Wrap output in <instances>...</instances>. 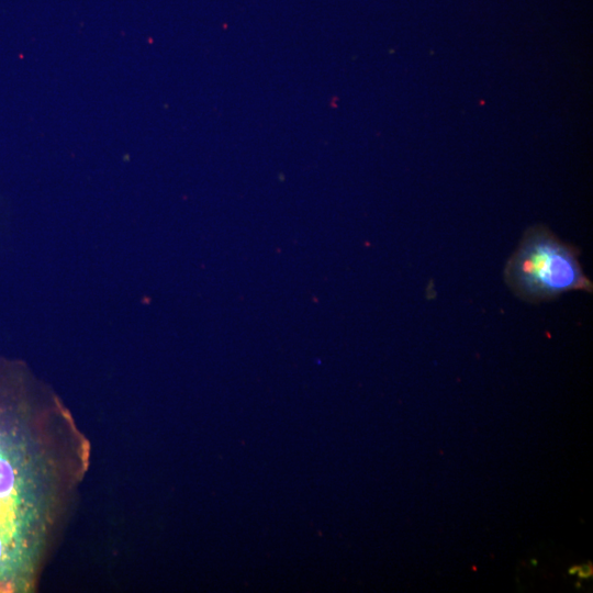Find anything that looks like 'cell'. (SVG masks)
<instances>
[{
	"mask_svg": "<svg viewBox=\"0 0 593 593\" xmlns=\"http://www.w3.org/2000/svg\"><path fill=\"white\" fill-rule=\"evenodd\" d=\"M89 460L58 398L23 363L0 360V593L37 588Z\"/></svg>",
	"mask_w": 593,
	"mask_h": 593,
	"instance_id": "1",
	"label": "cell"
},
{
	"mask_svg": "<svg viewBox=\"0 0 593 593\" xmlns=\"http://www.w3.org/2000/svg\"><path fill=\"white\" fill-rule=\"evenodd\" d=\"M578 250L552 234L546 226H533L508 259L504 278L521 299L541 302L561 293L583 290L592 283L582 271Z\"/></svg>",
	"mask_w": 593,
	"mask_h": 593,
	"instance_id": "2",
	"label": "cell"
},
{
	"mask_svg": "<svg viewBox=\"0 0 593 593\" xmlns=\"http://www.w3.org/2000/svg\"><path fill=\"white\" fill-rule=\"evenodd\" d=\"M577 574H578V577L580 579L592 578V574H593L592 563H584L582 566H579V570H578Z\"/></svg>",
	"mask_w": 593,
	"mask_h": 593,
	"instance_id": "3",
	"label": "cell"
},
{
	"mask_svg": "<svg viewBox=\"0 0 593 593\" xmlns=\"http://www.w3.org/2000/svg\"><path fill=\"white\" fill-rule=\"evenodd\" d=\"M578 570H579V566L574 564L571 568H569L568 572H569V574H577Z\"/></svg>",
	"mask_w": 593,
	"mask_h": 593,
	"instance_id": "4",
	"label": "cell"
}]
</instances>
